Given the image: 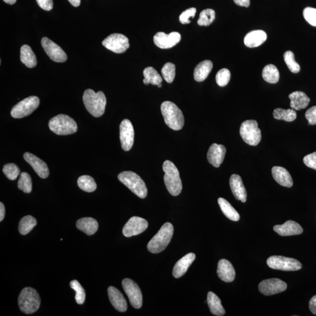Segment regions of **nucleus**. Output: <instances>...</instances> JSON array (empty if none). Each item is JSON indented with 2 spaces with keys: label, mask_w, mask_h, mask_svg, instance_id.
Returning <instances> with one entry per match:
<instances>
[{
  "label": "nucleus",
  "mask_w": 316,
  "mask_h": 316,
  "mask_svg": "<svg viewBox=\"0 0 316 316\" xmlns=\"http://www.w3.org/2000/svg\"><path fill=\"white\" fill-rule=\"evenodd\" d=\"M234 2L241 7H248L250 5V0H234Z\"/></svg>",
  "instance_id": "obj_51"
},
{
  "label": "nucleus",
  "mask_w": 316,
  "mask_h": 316,
  "mask_svg": "<svg viewBox=\"0 0 316 316\" xmlns=\"http://www.w3.org/2000/svg\"><path fill=\"white\" fill-rule=\"evenodd\" d=\"M78 184L82 191L88 193L93 192L97 189V184L94 179L92 177L88 175L79 177Z\"/></svg>",
  "instance_id": "obj_37"
},
{
  "label": "nucleus",
  "mask_w": 316,
  "mask_h": 316,
  "mask_svg": "<svg viewBox=\"0 0 316 316\" xmlns=\"http://www.w3.org/2000/svg\"><path fill=\"white\" fill-rule=\"evenodd\" d=\"M40 7L45 11L52 10L53 7V0H37Z\"/></svg>",
  "instance_id": "obj_49"
},
{
  "label": "nucleus",
  "mask_w": 316,
  "mask_h": 316,
  "mask_svg": "<svg viewBox=\"0 0 316 316\" xmlns=\"http://www.w3.org/2000/svg\"><path fill=\"white\" fill-rule=\"evenodd\" d=\"M143 75L145 78L143 82L145 85L151 84L158 86L162 83V78L153 67L145 68L143 72Z\"/></svg>",
  "instance_id": "obj_33"
},
{
  "label": "nucleus",
  "mask_w": 316,
  "mask_h": 316,
  "mask_svg": "<svg viewBox=\"0 0 316 316\" xmlns=\"http://www.w3.org/2000/svg\"><path fill=\"white\" fill-rule=\"evenodd\" d=\"M158 87H162V83H161V84H160L158 85Z\"/></svg>",
  "instance_id": "obj_55"
},
{
  "label": "nucleus",
  "mask_w": 316,
  "mask_h": 316,
  "mask_svg": "<svg viewBox=\"0 0 316 316\" xmlns=\"http://www.w3.org/2000/svg\"><path fill=\"white\" fill-rule=\"evenodd\" d=\"M162 77L167 83H171L175 79L176 66L172 63H166L162 69Z\"/></svg>",
  "instance_id": "obj_41"
},
{
  "label": "nucleus",
  "mask_w": 316,
  "mask_h": 316,
  "mask_svg": "<svg viewBox=\"0 0 316 316\" xmlns=\"http://www.w3.org/2000/svg\"><path fill=\"white\" fill-rule=\"evenodd\" d=\"M259 290L265 296H271L283 292L287 289V284L277 278L262 281L259 284Z\"/></svg>",
  "instance_id": "obj_15"
},
{
  "label": "nucleus",
  "mask_w": 316,
  "mask_h": 316,
  "mask_svg": "<svg viewBox=\"0 0 316 316\" xmlns=\"http://www.w3.org/2000/svg\"><path fill=\"white\" fill-rule=\"evenodd\" d=\"M119 137L121 147L125 151L130 150L134 142V129L128 119L122 120L119 125Z\"/></svg>",
  "instance_id": "obj_13"
},
{
  "label": "nucleus",
  "mask_w": 316,
  "mask_h": 316,
  "mask_svg": "<svg viewBox=\"0 0 316 316\" xmlns=\"http://www.w3.org/2000/svg\"><path fill=\"white\" fill-rule=\"evenodd\" d=\"M3 172L7 178L11 181H14L20 174V170L14 163L6 164L3 167Z\"/></svg>",
  "instance_id": "obj_43"
},
{
  "label": "nucleus",
  "mask_w": 316,
  "mask_h": 316,
  "mask_svg": "<svg viewBox=\"0 0 316 316\" xmlns=\"http://www.w3.org/2000/svg\"><path fill=\"white\" fill-rule=\"evenodd\" d=\"M230 185L233 194L237 200L245 203L246 198H247V193H246L244 185L243 184L241 177L234 174L231 176Z\"/></svg>",
  "instance_id": "obj_20"
},
{
  "label": "nucleus",
  "mask_w": 316,
  "mask_h": 316,
  "mask_svg": "<svg viewBox=\"0 0 316 316\" xmlns=\"http://www.w3.org/2000/svg\"><path fill=\"white\" fill-rule=\"evenodd\" d=\"M70 286L76 292L75 299L78 304L82 305L86 299V292L80 283L77 280H74L70 282Z\"/></svg>",
  "instance_id": "obj_40"
},
{
  "label": "nucleus",
  "mask_w": 316,
  "mask_h": 316,
  "mask_svg": "<svg viewBox=\"0 0 316 316\" xmlns=\"http://www.w3.org/2000/svg\"><path fill=\"white\" fill-rule=\"evenodd\" d=\"M181 40V36L177 32L166 34L159 32L155 35L154 42L156 45L161 49H169L175 46Z\"/></svg>",
  "instance_id": "obj_17"
},
{
  "label": "nucleus",
  "mask_w": 316,
  "mask_h": 316,
  "mask_svg": "<svg viewBox=\"0 0 316 316\" xmlns=\"http://www.w3.org/2000/svg\"><path fill=\"white\" fill-rule=\"evenodd\" d=\"M77 227L79 230L86 234L88 236H92L99 229L97 221L91 217H84L78 220Z\"/></svg>",
  "instance_id": "obj_28"
},
{
  "label": "nucleus",
  "mask_w": 316,
  "mask_h": 316,
  "mask_svg": "<svg viewBox=\"0 0 316 316\" xmlns=\"http://www.w3.org/2000/svg\"><path fill=\"white\" fill-rule=\"evenodd\" d=\"M231 78V73L229 69L223 68L217 72L216 80L220 87L226 86L229 83Z\"/></svg>",
  "instance_id": "obj_44"
},
{
  "label": "nucleus",
  "mask_w": 316,
  "mask_h": 316,
  "mask_svg": "<svg viewBox=\"0 0 316 316\" xmlns=\"http://www.w3.org/2000/svg\"><path fill=\"white\" fill-rule=\"evenodd\" d=\"M305 118L310 125H316V106L311 107L305 113Z\"/></svg>",
  "instance_id": "obj_48"
},
{
  "label": "nucleus",
  "mask_w": 316,
  "mask_h": 316,
  "mask_svg": "<svg viewBox=\"0 0 316 316\" xmlns=\"http://www.w3.org/2000/svg\"><path fill=\"white\" fill-rule=\"evenodd\" d=\"M290 107L295 110H300L306 108L310 103L309 97L302 91H296L289 94Z\"/></svg>",
  "instance_id": "obj_27"
},
{
  "label": "nucleus",
  "mask_w": 316,
  "mask_h": 316,
  "mask_svg": "<svg viewBox=\"0 0 316 316\" xmlns=\"http://www.w3.org/2000/svg\"><path fill=\"white\" fill-rule=\"evenodd\" d=\"M18 187L25 194H30L33 189V183L29 174L26 172L21 173L20 179L18 182Z\"/></svg>",
  "instance_id": "obj_39"
},
{
  "label": "nucleus",
  "mask_w": 316,
  "mask_h": 316,
  "mask_svg": "<svg viewBox=\"0 0 316 316\" xmlns=\"http://www.w3.org/2000/svg\"><path fill=\"white\" fill-rule=\"evenodd\" d=\"M103 45L116 53H124L129 47V40L124 35L113 34L103 41Z\"/></svg>",
  "instance_id": "obj_11"
},
{
  "label": "nucleus",
  "mask_w": 316,
  "mask_h": 316,
  "mask_svg": "<svg viewBox=\"0 0 316 316\" xmlns=\"http://www.w3.org/2000/svg\"><path fill=\"white\" fill-rule=\"evenodd\" d=\"M118 178L120 182L139 198H145L147 197V186L137 173L131 171L122 172L119 174Z\"/></svg>",
  "instance_id": "obj_5"
},
{
  "label": "nucleus",
  "mask_w": 316,
  "mask_h": 316,
  "mask_svg": "<svg viewBox=\"0 0 316 316\" xmlns=\"http://www.w3.org/2000/svg\"><path fill=\"white\" fill-rule=\"evenodd\" d=\"M212 68L213 63L208 60L199 63L195 69V80L198 82L204 81L210 74Z\"/></svg>",
  "instance_id": "obj_29"
},
{
  "label": "nucleus",
  "mask_w": 316,
  "mask_h": 316,
  "mask_svg": "<svg viewBox=\"0 0 316 316\" xmlns=\"http://www.w3.org/2000/svg\"><path fill=\"white\" fill-rule=\"evenodd\" d=\"M5 214V209L4 205L2 202L0 203V221H2L4 219Z\"/></svg>",
  "instance_id": "obj_52"
},
{
  "label": "nucleus",
  "mask_w": 316,
  "mask_h": 316,
  "mask_svg": "<svg viewBox=\"0 0 316 316\" xmlns=\"http://www.w3.org/2000/svg\"><path fill=\"white\" fill-rule=\"evenodd\" d=\"M218 203L223 214L229 219L234 221H238L239 220V214L226 199L222 198H219L218 199Z\"/></svg>",
  "instance_id": "obj_32"
},
{
  "label": "nucleus",
  "mask_w": 316,
  "mask_h": 316,
  "mask_svg": "<svg viewBox=\"0 0 316 316\" xmlns=\"http://www.w3.org/2000/svg\"><path fill=\"white\" fill-rule=\"evenodd\" d=\"M37 221L36 219L31 216H25L20 221L19 224V232L21 235H26L31 232L35 227L37 226Z\"/></svg>",
  "instance_id": "obj_36"
},
{
  "label": "nucleus",
  "mask_w": 316,
  "mask_h": 316,
  "mask_svg": "<svg viewBox=\"0 0 316 316\" xmlns=\"http://www.w3.org/2000/svg\"><path fill=\"white\" fill-rule=\"evenodd\" d=\"M309 309L313 314L316 315V295L310 300Z\"/></svg>",
  "instance_id": "obj_50"
},
{
  "label": "nucleus",
  "mask_w": 316,
  "mask_h": 316,
  "mask_svg": "<svg viewBox=\"0 0 316 316\" xmlns=\"http://www.w3.org/2000/svg\"><path fill=\"white\" fill-rule=\"evenodd\" d=\"M24 158L40 178L46 179L49 175V170L46 163L40 158L29 153H25Z\"/></svg>",
  "instance_id": "obj_18"
},
{
  "label": "nucleus",
  "mask_w": 316,
  "mask_h": 316,
  "mask_svg": "<svg viewBox=\"0 0 316 316\" xmlns=\"http://www.w3.org/2000/svg\"><path fill=\"white\" fill-rule=\"evenodd\" d=\"M274 230L280 236H291L301 235L303 230L301 226L295 221L289 220L282 225L274 226Z\"/></svg>",
  "instance_id": "obj_22"
},
{
  "label": "nucleus",
  "mask_w": 316,
  "mask_h": 316,
  "mask_svg": "<svg viewBox=\"0 0 316 316\" xmlns=\"http://www.w3.org/2000/svg\"><path fill=\"white\" fill-rule=\"evenodd\" d=\"M83 100L85 107L94 118H100L104 115L107 100L103 91L96 93L91 89L85 90Z\"/></svg>",
  "instance_id": "obj_1"
},
{
  "label": "nucleus",
  "mask_w": 316,
  "mask_h": 316,
  "mask_svg": "<svg viewBox=\"0 0 316 316\" xmlns=\"http://www.w3.org/2000/svg\"><path fill=\"white\" fill-rule=\"evenodd\" d=\"M207 301L211 314L217 316L225 315L226 311L221 305V300L216 294L212 292H208Z\"/></svg>",
  "instance_id": "obj_30"
},
{
  "label": "nucleus",
  "mask_w": 316,
  "mask_h": 316,
  "mask_svg": "<svg viewBox=\"0 0 316 316\" xmlns=\"http://www.w3.org/2000/svg\"><path fill=\"white\" fill-rule=\"evenodd\" d=\"M303 17L312 26L316 27V8L306 7L303 10Z\"/></svg>",
  "instance_id": "obj_45"
},
{
  "label": "nucleus",
  "mask_w": 316,
  "mask_h": 316,
  "mask_svg": "<svg viewBox=\"0 0 316 316\" xmlns=\"http://www.w3.org/2000/svg\"><path fill=\"white\" fill-rule=\"evenodd\" d=\"M303 162L310 168L316 170V152L305 156L303 158Z\"/></svg>",
  "instance_id": "obj_47"
},
{
  "label": "nucleus",
  "mask_w": 316,
  "mask_h": 316,
  "mask_svg": "<svg viewBox=\"0 0 316 316\" xmlns=\"http://www.w3.org/2000/svg\"><path fill=\"white\" fill-rule=\"evenodd\" d=\"M40 101L37 96L26 98L12 109L11 115L15 118H22L30 116L39 107Z\"/></svg>",
  "instance_id": "obj_9"
},
{
  "label": "nucleus",
  "mask_w": 316,
  "mask_h": 316,
  "mask_svg": "<svg viewBox=\"0 0 316 316\" xmlns=\"http://www.w3.org/2000/svg\"><path fill=\"white\" fill-rule=\"evenodd\" d=\"M40 299L36 290L32 287H25L18 298L19 307L25 314H33L39 309Z\"/></svg>",
  "instance_id": "obj_6"
},
{
  "label": "nucleus",
  "mask_w": 316,
  "mask_h": 316,
  "mask_svg": "<svg viewBox=\"0 0 316 316\" xmlns=\"http://www.w3.org/2000/svg\"><path fill=\"white\" fill-rule=\"evenodd\" d=\"M196 255L194 253H189L176 262L173 269V276L179 278L184 276L189 268L195 260Z\"/></svg>",
  "instance_id": "obj_24"
},
{
  "label": "nucleus",
  "mask_w": 316,
  "mask_h": 316,
  "mask_svg": "<svg viewBox=\"0 0 316 316\" xmlns=\"http://www.w3.org/2000/svg\"><path fill=\"white\" fill-rule=\"evenodd\" d=\"M163 170L165 172L164 182L167 191L173 197L181 194L182 183L178 168L171 161L166 160L163 164Z\"/></svg>",
  "instance_id": "obj_3"
},
{
  "label": "nucleus",
  "mask_w": 316,
  "mask_h": 316,
  "mask_svg": "<svg viewBox=\"0 0 316 316\" xmlns=\"http://www.w3.org/2000/svg\"><path fill=\"white\" fill-rule=\"evenodd\" d=\"M3 1L7 3V4L12 5L15 4L17 0H3Z\"/></svg>",
  "instance_id": "obj_54"
},
{
  "label": "nucleus",
  "mask_w": 316,
  "mask_h": 316,
  "mask_svg": "<svg viewBox=\"0 0 316 316\" xmlns=\"http://www.w3.org/2000/svg\"><path fill=\"white\" fill-rule=\"evenodd\" d=\"M122 286L131 305L135 309H140L142 305V295L138 284L134 281L126 278L122 280Z\"/></svg>",
  "instance_id": "obj_12"
},
{
  "label": "nucleus",
  "mask_w": 316,
  "mask_h": 316,
  "mask_svg": "<svg viewBox=\"0 0 316 316\" xmlns=\"http://www.w3.org/2000/svg\"><path fill=\"white\" fill-rule=\"evenodd\" d=\"M262 77L269 83H276L279 80V72L276 66L268 65L265 66L262 71Z\"/></svg>",
  "instance_id": "obj_34"
},
{
  "label": "nucleus",
  "mask_w": 316,
  "mask_h": 316,
  "mask_svg": "<svg viewBox=\"0 0 316 316\" xmlns=\"http://www.w3.org/2000/svg\"><path fill=\"white\" fill-rule=\"evenodd\" d=\"M148 227L146 220L139 217H132L129 219L123 228V235L126 237L140 235L145 232Z\"/></svg>",
  "instance_id": "obj_16"
},
{
  "label": "nucleus",
  "mask_w": 316,
  "mask_h": 316,
  "mask_svg": "<svg viewBox=\"0 0 316 316\" xmlns=\"http://www.w3.org/2000/svg\"><path fill=\"white\" fill-rule=\"evenodd\" d=\"M274 118L283 120L286 122H292L297 118V114L295 110L277 108L275 109L273 113Z\"/></svg>",
  "instance_id": "obj_35"
},
{
  "label": "nucleus",
  "mask_w": 316,
  "mask_h": 316,
  "mask_svg": "<svg viewBox=\"0 0 316 316\" xmlns=\"http://www.w3.org/2000/svg\"><path fill=\"white\" fill-rule=\"evenodd\" d=\"M239 133L245 143L252 146H257L261 142V131L255 120L249 119L243 122L240 127Z\"/></svg>",
  "instance_id": "obj_8"
},
{
  "label": "nucleus",
  "mask_w": 316,
  "mask_h": 316,
  "mask_svg": "<svg viewBox=\"0 0 316 316\" xmlns=\"http://www.w3.org/2000/svg\"><path fill=\"white\" fill-rule=\"evenodd\" d=\"M49 127L52 132L59 135H67L78 131V125L75 120L65 115H59L50 119Z\"/></svg>",
  "instance_id": "obj_7"
},
{
  "label": "nucleus",
  "mask_w": 316,
  "mask_h": 316,
  "mask_svg": "<svg viewBox=\"0 0 316 316\" xmlns=\"http://www.w3.org/2000/svg\"><path fill=\"white\" fill-rule=\"evenodd\" d=\"M216 18V13L212 9H206L202 11L200 14L198 21V24L200 26H208L213 22Z\"/></svg>",
  "instance_id": "obj_38"
},
{
  "label": "nucleus",
  "mask_w": 316,
  "mask_h": 316,
  "mask_svg": "<svg viewBox=\"0 0 316 316\" xmlns=\"http://www.w3.org/2000/svg\"><path fill=\"white\" fill-rule=\"evenodd\" d=\"M226 153V148L224 145L213 144L208 151V161L215 167H219L223 162Z\"/></svg>",
  "instance_id": "obj_19"
},
{
  "label": "nucleus",
  "mask_w": 316,
  "mask_h": 316,
  "mask_svg": "<svg viewBox=\"0 0 316 316\" xmlns=\"http://www.w3.org/2000/svg\"><path fill=\"white\" fill-rule=\"evenodd\" d=\"M20 59L22 63L28 68H34L37 65L36 56L28 45H24L21 47Z\"/></svg>",
  "instance_id": "obj_31"
},
{
  "label": "nucleus",
  "mask_w": 316,
  "mask_h": 316,
  "mask_svg": "<svg viewBox=\"0 0 316 316\" xmlns=\"http://www.w3.org/2000/svg\"><path fill=\"white\" fill-rule=\"evenodd\" d=\"M41 44L47 56L53 61L62 63L67 61L68 57L64 50L51 40L44 37L41 40Z\"/></svg>",
  "instance_id": "obj_14"
},
{
  "label": "nucleus",
  "mask_w": 316,
  "mask_h": 316,
  "mask_svg": "<svg viewBox=\"0 0 316 316\" xmlns=\"http://www.w3.org/2000/svg\"><path fill=\"white\" fill-rule=\"evenodd\" d=\"M267 39V35L264 31L255 30L246 35L244 42L248 47H256L262 45Z\"/></svg>",
  "instance_id": "obj_26"
},
{
  "label": "nucleus",
  "mask_w": 316,
  "mask_h": 316,
  "mask_svg": "<svg viewBox=\"0 0 316 316\" xmlns=\"http://www.w3.org/2000/svg\"><path fill=\"white\" fill-rule=\"evenodd\" d=\"M267 264L274 270L283 271H299L302 268V265L299 261L282 256H272L268 259Z\"/></svg>",
  "instance_id": "obj_10"
},
{
  "label": "nucleus",
  "mask_w": 316,
  "mask_h": 316,
  "mask_svg": "<svg viewBox=\"0 0 316 316\" xmlns=\"http://www.w3.org/2000/svg\"><path fill=\"white\" fill-rule=\"evenodd\" d=\"M217 275L220 279L225 282H232L235 279L236 271L228 260L223 259L218 263Z\"/></svg>",
  "instance_id": "obj_21"
},
{
  "label": "nucleus",
  "mask_w": 316,
  "mask_h": 316,
  "mask_svg": "<svg viewBox=\"0 0 316 316\" xmlns=\"http://www.w3.org/2000/svg\"><path fill=\"white\" fill-rule=\"evenodd\" d=\"M108 295L111 303L117 311L125 312L127 310V303L124 296L119 290L113 286L108 288Z\"/></svg>",
  "instance_id": "obj_23"
},
{
  "label": "nucleus",
  "mask_w": 316,
  "mask_h": 316,
  "mask_svg": "<svg viewBox=\"0 0 316 316\" xmlns=\"http://www.w3.org/2000/svg\"><path fill=\"white\" fill-rule=\"evenodd\" d=\"M197 13V9L195 8H191L183 11L180 15L179 21L182 24H188L191 23L193 18Z\"/></svg>",
  "instance_id": "obj_46"
},
{
  "label": "nucleus",
  "mask_w": 316,
  "mask_h": 316,
  "mask_svg": "<svg viewBox=\"0 0 316 316\" xmlns=\"http://www.w3.org/2000/svg\"><path fill=\"white\" fill-rule=\"evenodd\" d=\"M68 1L70 2L73 6H74L75 7H78L80 4L81 0H68Z\"/></svg>",
  "instance_id": "obj_53"
},
{
  "label": "nucleus",
  "mask_w": 316,
  "mask_h": 316,
  "mask_svg": "<svg viewBox=\"0 0 316 316\" xmlns=\"http://www.w3.org/2000/svg\"><path fill=\"white\" fill-rule=\"evenodd\" d=\"M160 109L166 124L173 130H181L185 124L184 116L181 110L169 101H166L161 104Z\"/></svg>",
  "instance_id": "obj_2"
},
{
  "label": "nucleus",
  "mask_w": 316,
  "mask_h": 316,
  "mask_svg": "<svg viewBox=\"0 0 316 316\" xmlns=\"http://www.w3.org/2000/svg\"><path fill=\"white\" fill-rule=\"evenodd\" d=\"M273 178L277 183L286 188H291L293 184L291 176L283 167L274 166L272 169Z\"/></svg>",
  "instance_id": "obj_25"
},
{
  "label": "nucleus",
  "mask_w": 316,
  "mask_h": 316,
  "mask_svg": "<svg viewBox=\"0 0 316 316\" xmlns=\"http://www.w3.org/2000/svg\"><path fill=\"white\" fill-rule=\"evenodd\" d=\"M173 231V226L171 223L164 224L157 235L148 242V251L153 254H158L165 250L171 241Z\"/></svg>",
  "instance_id": "obj_4"
},
{
  "label": "nucleus",
  "mask_w": 316,
  "mask_h": 316,
  "mask_svg": "<svg viewBox=\"0 0 316 316\" xmlns=\"http://www.w3.org/2000/svg\"><path fill=\"white\" fill-rule=\"evenodd\" d=\"M284 60L289 70L294 74H298L300 71V67L295 61V56L292 51H287L284 53Z\"/></svg>",
  "instance_id": "obj_42"
}]
</instances>
